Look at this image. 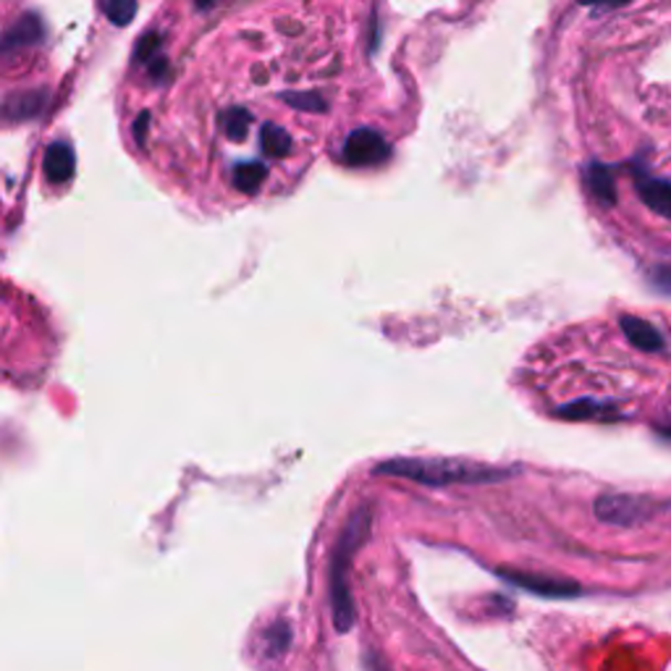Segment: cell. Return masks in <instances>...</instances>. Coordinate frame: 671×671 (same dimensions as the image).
I'll return each mask as SVG.
<instances>
[{
	"instance_id": "15",
	"label": "cell",
	"mask_w": 671,
	"mask_h": 671,
	"mask_svg": "<svg viewBox=\"0 0 671 671\" xmlns=\"http://www.w3.org/2000/svg\"><path fill=\"white\" fill-rule=\"evenodd\" d=\"M103 13L116 26H126L137 17V0H103Z\"/></svg>"
},
{
	"instance_id": "14",
	"label": "cell",
	"mask_w": 671,
	"mask_h": 671,
	"mask_svg": "<svg viewBox=\"0 0 671 671\" xmlns=\"http://www.w3.org/2000/svg\"><path fill=\"white\" fill-rule=\"evenodd\" d=\"M42 105H45V93H32L30 100H26V95L11 97L9 105H6V114H9V118H32L40 114Z\"/></svg>"
},
{
	"instance_id": "17",
	"label": "cell",
	"mask_w": 671,
	"mask_h": 671,
	"mask_svg": "<svg viewBox=\"0 0 671 671\" xmlns=\"http://www.w3.org/2000/svg\"><path fill=\"white\" fill-rule=\"evenodd\" d=\"M226 131L234 142H244L249 135V114L242 108H231V114L226 116Z\"/></svg>"
},
{
	"instance_id": "11",
	"label": "cell",
	"mask_w": 671,
	"mask_h": 671,
	"mask_svg": "<svg viewBox=\"0 0 671 671\" xmlns=\"http://www.w3.org/2000/svg\"><path fill=\"white\" fill-rule=\"evenodd\" d=\"M42 40V24L40 19L34 17V13H26L24 19H19L17 24L11 26L9 32H6V40H3V51L11 53L13 47H21V45H34V42Z\"/></svg>"
},
{
	"instance_id": "18",
	"label": "cell",
	"mask_w": 671,
	"mask_h": 671,
	"mask_svg": "<svg viewBox=\"0 0 671 671\" xmlns=\"http://www.w3.org/2000/svg\"><path fill=\"white\" fill-rule=\"evenodd\" d=\"M650 281L656 284V289L671 294V265H659V268L650 273Z\"/></svg>"
},
{
	"instance_id": "12",
	"label": "cell",
	"mask_w": 671,
	"mask_h": 671,
	"mask_svg": "<svg viewBox=\"0 0 671 671\" xmlns=\"http://www.w3.org/2000/svg\"><path fill=\"white\" fill-rule=\"evenodd\" d=\"M265 179H268V168L263 163H244L234 168V177H231L234 187L244 194H255L265 184Z\"/></svg>"
},
{
	"instance_id": "7",
	"label": "cell",
	"mask_w": 671,
	"mask_h": 671,
	"mask_svg": "<svg viewBox=\"0 0 671 671\" xmlns=\"http://www.w3.org/2000/svg\"><path fill=\"white\" fill-rule=\"evenodd\" d=\"M619 328L629 344H632L635 349H640V352L659 354L667 349V339H663V333L653 323H648L646 318H638V315H621Z\"/></svg>"
},
{
	"instance_id": "4",
	"label": "cell",
	"mask_w": 671,
	"mask_h": 671,
	"mask_svg": "<svg viewBox=\"0 0 671 671\" xmlns=\"http://www.w3.org/2000/svg\"><path fill=\"white\" fill-rule=\"evenodd\" d=\"M629 177H632L635 194H638L642 205L653 210V213L661 215V219L671 221V181L663 177H653V173H650L642 163H638V160L629 166Z\"/></svg>"
},
{
	"instance_id": "16",
	"label": "cell",
	"mask_w": 671,
	"mask_h": 671,
	"mask_svg": "<svg viewBox=\"0 0 671 671\" xmlns=\"http://www.w3.org/2000/svg\"><path fill=\"white\" fill-rule=\"evenodd\" d=\"M291 640V627L286 621H276L268 632H265V650L268 656H284Z\"/></svg>"
},
{
	"instance_id": "21",
	"label": "cell",
	"mask_w": 671,
	"mask_h": 671,
	"mask_svg": "<svg viewBox=\"0 0 671 671\" xmlns=\"http://www.w3.org/2000/svg\"><path fill=\"white\" fill-rule=\"evenodd\" d=\"M213 3H215V0H198L200 9H207V6H213Z\"/></svg>"
},
{
	"instance_id": "20",
	"label": "cell",
	"mask_w": 671,
	"mask_h": 671,
	"mask_svg": "<svg viewBox=\"0 0 671 671\" xmlns=\"http://www.w3.org/2000/svg\"><path fill=\"white\" fill-rule=\"evenodd\" d=\"M656 433H659L661 438H669L671 440V417L667 419V423H661L659 428H656Z\"/></svg>"
},
{
	"instance_id": "3",
	"label": "cell",
	"mask_w": 671,
	"mask_h": 671,
	"mask_svg": "<svg viewBox=\"0 0 671 671\" xmlns=\"http://www.w3.org/2000/svg\"><path fill=\"white\" fill-rule=\"evenodd\" d=\"M593 512L604 524L614 528H635L656 514V503L646 496L632 493H604L593 503Z\"/></svg>"
},
{
	"instance_id": "9",
	"label": "cell",
	"mask_w": 671,
	"mask_h": 671,
	"mask_svg": "<svg viewBox=\"0 0 671 671\" xmlns=\"http://www.w3.org/2000/svg\"><path fill=\"white\" fill-rule=\"evenodd\" d=\"M74 168L76 156L66 142H53L47 147L45 158H42V173H45V179L51 184H66L74 177Z\"/></svg>"
},
{
	"instance_id": "19",
	"label": "cell",
	"mask_w": 671,
	"mask_h": 671,
	"mask_svg": "<svg viewBox=\"0 0 671 671\" xmlns=\"http://www.w3.org/2000/svg\"><path fill=\"white\" fill-rule=\"evenodd\" d=\"M579 6H590V9H621V6L632 3V0H577Z\"/></svg>"
},
{
	"instance_id": "5",
	"label": "cell",
	"mask_w": 671,
	"mask_h": 671,
	"mask_svg": "<svg viewBox=\"0 0 671 671\" xmlns=\"http://www.w3.org/2000/svg\"><path fill=\"white\" fill-rule=\"evenodd\" d=\"M391 158V145L375 129H356L344 142V160L354 168L383 166Z\"/></svg>"
},
{
	"instance_id": "13",
	"label": "cell",
	"mask_w": 671,
	"mask_h": 671,
	"mask_svg": "<svg viewBox=\"0 0 671 671\" xmlns=\"http://www.w3.org/2000/svg\"><path fill=\"white\" fill-rule=\"evenodd\" d=\"M260 145H263V150L273 158H286L294 150L291 137L286 135L281 126H265L263 135H260Z\"/></svg>"
},
{
	"instance_id": "10",
	"label": "cell",
	"mask_w": 671,
	"mask_h": 671,
	"mask_svg": "<svg viewBox=\"0 0 671 671\" xmlns=\"http://www.w3.org/2000/svg\"><path fill=\"white\" fill-rule=\"evenodd\" d=\"M556 415L566 419H611L619 417V407L614 402H600V398H579V402L558 407Z\"/></svg>"
},
{
	"instance_id": "2",
	"label": "cell",
	"mask_w": 671,
	"mask_h": 671,
	"mask_svg": "<svg viewBox=\"0 0 671 671\" xmlns=\"http://www.w3.org/2000/svg\"><path fill=\"white\" fill-rule=\"evenodd\" d=\"M370 528H373V514L370 507H360L356 512L349 516V522L341 530L339 541L333 548V562H331V614H333V627L339 632H349L354 627V600L352 590H349V566H352V556L356 554L362 543L368 541Z\"/></svg>"
},
{
	"instance_id": "6",
	"label": "cell",
	"mask_w": 671,
	"mask_h": 671,
	"mask_svg": "<svg viewBox=\"0 0 671 671\" xmlns=\"http://www.w3.org/2000/svg\"><path fill=\"white\" fill-rule=\"evenodd\" d=\"M501 577L507 579V583L524 587V590L535 593V596L543 598H572L579 593L577 583H569V579H558V577L530 575V572H514V569H501Z\"/></svg>"
},
{
	"instance_id": "8",
	"label": "cell",
	"mask_w": 671,
	"mask_h": 671,
	"mask_svg": "<svg viewBox=\"0 0 671 671\" xmlns=\"http://www.w3.org/2000/svg\"><path fill=\"white\" fill-rule=\"evenodd\" d=\"M583 181H585L587 192H590V198L596 200L598 205H604V207L617 205L619 194H617V179H614L611 166L593 160V163H587L583 168Z\"/></svg>"
},
{
	"instance_id": "1",
	"label": "cell",
	"mask_w": 671,
	"mask_h": 671,
	"mask_svg": "<svg viewBox=\"0 0 671 671\" xmlns=\"http://www.w3.org/2000/svg\"><path fill=\"white\" fill-rule=\"evenodd\" d=\"M377 475H391V478H404L412 482H423L430 488L446 486H488V482H501L512 478V472L501 467L475 465L467 459H388L375 467Z\"/></svg>"
}]
</instances>
